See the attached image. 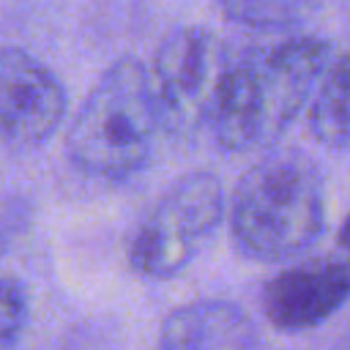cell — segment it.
Here are the masks:
<instances>
[{"mask_svg":"<svg viewBox=\"0 0 350 350\" xmlns=\"http://www.w3.org/2000/svg\"><path fill=\"white\" fill-rule=\"evenodd\" d=\"M336 243H339V249H345V252H350V213L345 216V221H342V227H339V235H336Z\"/></svg>","mask_w":350,"mask_h":350,"instance_id":"7c38bea8","label":"cell"},{"mask_svg":"<svg viewBox=\"0 0 350 350\" xmlns=\"http://www.w3.org/2000/svg\"><path fill=\"white\" fill-rule=\"evenodd\" d=\"M323 230V178L304 153H268L238 178L230 197V235L243 257L257 262L295 257Z\"/></svg>","mask_w":350,"mask_h":350,"instance_id":"7a4b0ae2","label":"cell"},{"mask_svg":"<svg viewBox=\"0 0 350 350\" xmlns=\"http://www.w3.org/2000/svg\"><path fill=\"white\" fill-rule=\"evenodd\" d=\"M350 301V252L309 257L276 273L262 290L265 320L284 334H301Z\"/></svg>","mask_w":350,"mask_h":350,"instance_id":"52a82bcc","label":"cell"},{"mask_svg":"<svg viewBox=\"0 0 350 350\" xmlns=\"http://www.w3.org/2000/svg\"><path fill=\"white\" fill-rule=\"evenodd\" d=\"M317 0H219L221 14L243 27L284 30L304 22Z\"/></svg>","mask_w":350,"mask_h":350,"instance_id":"30bf717a","label":"cell"},{"mask_svg":"<svg viewBox=\"0 0 350 350\" xmlns=\"http://www.w3.org/2000/svg\"><path fill=\"white\" fill-rule=\"evenodd\" d=\"M221 68V41L208 27H178L159 44L148 68V88L156 120L167 134L189 137L208 123Z\"/></svg>","mask_w":350,"mask_h":350,"instance_id":"5b68a950","label":"cell"},{"mask_svg":"<svg viewBox=\"0 0 350 350\" xmlns=\"http://www.w3.org/2000/svg\"><path fill=\"white\" fill-rule=\"evenodd\" d=\"M221 216L224 189L213 172L178 178L134 230L129 265L145 279L178 276L213 238Z\"/></svg>","mask_w":350,"mask_h":350,"instance_id":"277c9868","label":"cell"},{"mask_svg":"<svg viewBox=\"0 0 350 350\" xmlns=\"http://www.w3.org/2000/svg\"><path fill=\"white\" fill-rule=\"evenodd\" d=\"M66 115L60 79L30 52L0 46V142L44 145Z\"/></svg>","mask_w":350,"mask_h":350,"instance_id":"8992f818","label":"cell"},{"mask_svg":"<svg viewBox=\"0 0 350 350\" xmlns=\"http://www.w3.org/2000/svg\"><path fill=\"white\" fill-rule=\"evenodd\" d=\"M156 129L148 68L126 55L109 63L88 90L68 126L66 150L82 172L120 180L145 167Z\"/></svg>","mask_w":350,"mask_h":350,"instance_id":"3957f363","label":"cell"},{"mask_svg":"<svg viewBox=\"0 0 350 350\" xmlns=\"http://www.w3.org/2000/svg\"><path fill=\"white\" fill-rule=\"evenodd\" d=\"M309 131L325 148H350V52L325 66L312 93Z\"/></svg>","mask_w":350,"mask_h":350,"instance_id":"9c48e42d","label":"cell"},{"mask_svg":"<svg viewBox=\"0 0 350 350\" xmlns=\"http://www.w3.org/2000/svg\"><path fill=\"white\" fill-rule=\"evenodd\" d=\"M27 323V290L14 276H0V350H14Z\"/></svg>","mask_w":350,"mask_h":350,"instance_id":"8fae6325","label":"cell"},{"mask_svg":"<svg viewBox=\"0 0 350 350\" xmlns=\"http://www.w3.org/2000/svg\"><path fill=\"white\" fill-rule=\"evenodd\" d=\"M260 336L252 317L219 298L175 306L159 331L161 350H257Z\"/></svg>","mask_w":350,"mask_h":350,"instance_id":"ba28073f","label":"cell"},{"mask_svg":"<svg viewBox=\"0 0 350 350\" xmlns=\"http://www.w3.org/2000/svg\"><path fill=\"white\" fill-rule=\"evenodd\" d=\"M331 46L323 38H287L224 63L205 129L232 153L271 148L312 98Z\"/></svg>","mask_w":350,"mask_h":350,"instance_id":"6da1fadb","label":"cell"},{"mask_svg":"<svg viewBox=\"0 0 350 350\" xmlns=\"http://www.w3.org/2000/svg\"><path fill=\"white\" fill-rule=\"evenodd\" d=\"M334 350H350V328H347V331L339 336V342L334 345Z\"/></svg>","mask_w":350,"mask_h":350,"instance_id":"4fadbf2b","label":"cell"}]
</instances>
